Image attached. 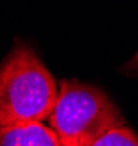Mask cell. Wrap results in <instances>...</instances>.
<instances>
[{
    "label": "cell",
    "instance_id": "5b68a950",
    "mask_svg": "<svg viewBox=\"0 0 138 146\" xmlns=\"http://www.w3.org/2000/svg\"><path fill=\"white\" fill-rule=\"evenodd\" d=\"M129 66H132V67H137V69H138V51H137V54L132 57V60L129 62Z\"/></svg>",
    "mask_w": 138,
    "mask_h": 146
},
{
    "label": "cell",
    "instance_id": "3957f363",
    "mask_svg": "<svg viewBox=\"0 0 138 146\" xmlns=\"http://www.w3.org/2000/svg\"><path fill=\"white\" fill-rule=\"evenodd\" d=\"M0 146H62L44 123L0 127Z\"/></svg>",
    "mask_w": 138,
    "mask_h": 146
},
{
    "label": "cell",
    "instance_id": "6da1fadb",
    "mask_svg": "<svg viewBox=\"0 0 138 146\" xmlns=\"http://www.w3.org/2000/svg\"><path fill=\"white\" fill-rule=\"evenodd\" d=\"M57 95L49 70L28 45L16 42L0 64V127L47 121Z\"/></svg>",
    "mask_w": 138,
    "mask_h": 146
},
{
    "label": "cell",
    "instance_id": "7a4b0ae2",
    "mask_svg": "<svg viewBox=\"0 0 138 146\" xmlns=\"http://www.w3.org/2000/svg\"><path fill=\"white\" fill-rule=\"evenodd\" d=\"M62 146H92L125 120L108 96L77 80H61L57 102L47 120Z\"/></svg>",
    "mask_w": 138,
    "mask_h": 146
},
{
    "label": "cell",
    "instance_id": "277c9868",
    "mask_svg": "<svg viewBox=\"0 0 138 146\" xmlns=\"http://www.w3.org/2000/svg\"><path fill=\"white\" fill-rule=\"evenodd\" d=\"M92 146H138V136L131 129L124 126L106 133Z\"/></svg>",
    "mask_w": 138,
    "mask_h": 146
}]
</instances>
